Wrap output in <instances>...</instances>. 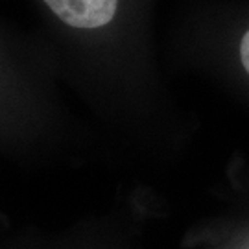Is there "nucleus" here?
Wrapping results in <instances>:
<instances>
[{"label": "nucleus", "instance_id": "f03ea898", "mask_svg": "<svg viewBox=\"0 0 249 249\" xmlns=\"http://www.w3.org/2000/svg\"><path fill=\"white\" fill-rule=\"evenodd\" d=\"M240 59L244 69L248 71L249 74V30L246 32V36L242 37V43H240Z\"/></svg>", "mask_w": 249, "mask_h": 249}, {"label": "nucleus", "instance_id": "f257e3e1", "mask_svg": "<svg viewBox=\"0 0 249 249\" xmlns=\"http://www.w3.org/2000/svg\"><path fill=\"white\" fill-rule=\"evenodd\" d=\"M63 22L74 28H100L109 24L118 0H45Z\"/></svg>", "mask_w": 249, "mask_h": 249}]
</instances>
